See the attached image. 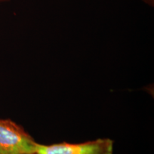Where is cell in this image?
<instances>
[{
	"instance_id": "obj_3",
	"label": "cell",
	"mask_w": 154,
	"mask_h": 154,
	"mask_svg": "<svg viewBox=\"0 0 154 154\" xmlns=\"http://www.w3.org/2000/svg\"><path fill=\"white\" fill-rule=\"evenodd\" d=\"M7 1H9V0H0V2H7Z\"/></svg>"
},
{
	"instance_id": "obj_2",
	"label": "cell",
	"mask_w": 154,
	"mask_h": 154,
	"mask_svg": "<svg viewBox=\"0 0 154 154\" xmlns=\"http://www.w3.org/2000/svg\"><path fill=\"white\" fill-rule=\"evenodd\" d=\"M113 143L111 138H98L80 143H38L35 154H113Z\"/></svg>"
},
{
	"instance_id": "obj_1",
	"label": "cell",
	"mask_w": 154,
	"mask_h": 154,
	"mask_svg": "<svg viewBox=\"0 0 154 154\" xmlns=\"http://www.w3.org/2000/svg\"><path fill=\"white\" fill-rule=\"evenodd\" d=\"M38 143L22 126L0 119V154H35Z\"/></svg>"
}]
</instances>
